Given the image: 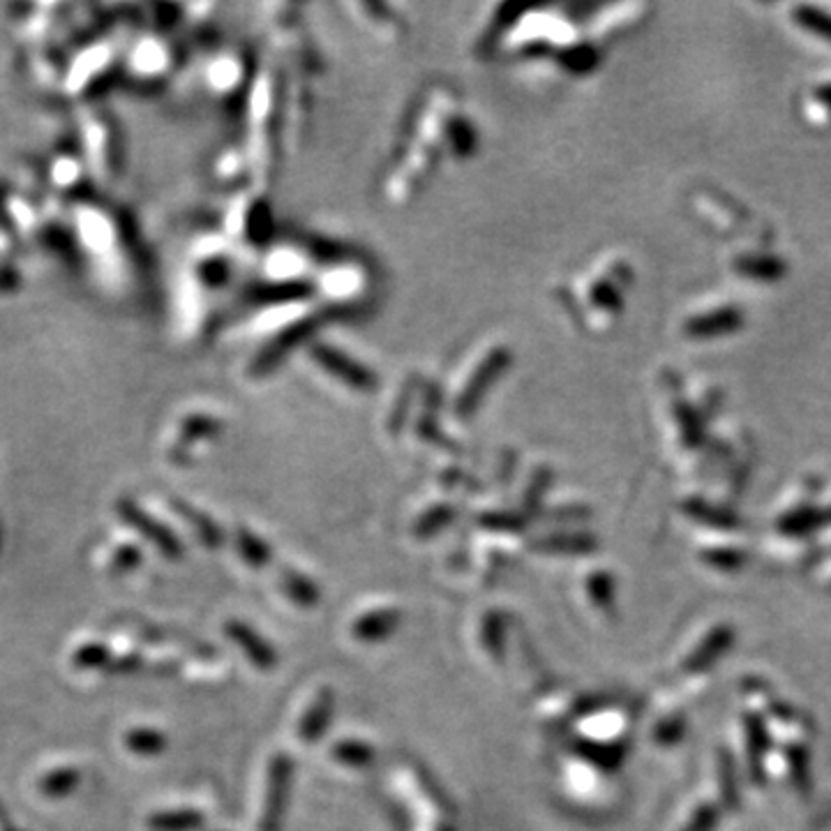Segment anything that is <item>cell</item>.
Segmentation results:
<instances>
[{"label": "cell", "instance_id": "4fadbf2b", "mask_svg": "<svg viewBox=\"0 0 831 831\" xmlns=\"http://www.w3.org/2000/svg\"><path fill=\"white\" fill-rule=\"evenodd\" d=\"M624 264H617L613 270H609V275H603L601 280H596L594 285L589 287V303L594 305L596 310H603V312H617L624 303V295H621V285L626 282H619L617 280V273L621 270Z\"/></svg>", "mask_w": 831, "mask_h": 831}, {"label": "cell", "instance_id": "7a4b0ae2", "mask_svg": "<svg viewBox=\"0 0 831 831\" xmlns=\"http://www.w3.org/2000/svg\"><path fill=\"white\" fill-rule=\"evenodd\" d=\"M275 79L270 72H259L248 100V139L245 160L254 180L264 182L273 174V135H275Z\"/></svg>", "mask_w": 831, "mask_h": 831}, {"label": "cell", "instance_id": "3957f363", "mask_svg": "<svg viewBox=\"0 0 831 831\" xmlns=\"http://www.w3.org/2000/svg\"><path fill=\"white\" fill-rule=\"evenodd\" d=\"M303 361L314 377L324 381L326 386H332L330 391H338L342 395L365 398L373 393L377 386L373 373L354 356L342 354V349L338 347L312 342L305 347Z\"/></svg>", "mask_w": 831, "mask_h": 831}, {"label": "cell", "instance_id": "9c48e42d", "mask_svg": "<svg viewBox=\"0 0 831 831\" xmlns=\"http://www.w3.org/2000/svg\"><path fill=\"white\" fill-rule=\"evenodd\" d=\"M744 732H746V763L751 781L763 785L765 783V757L769 751V730L760 714L744 716Z\"/></svg>", "mask_w": 831, "mask_h": 831}, {"label": "cell", "instance_id": "5bb4252c", "mask_svg": "<svg viewBox=\"0 0 831 831\" xmlns=\"http://www.w3.org/2000/svg\"><path fill=\"white\" fill-rule=\"evenodd\" d=\"M718 788H720V802L728 810H736L742 806V797H739V779L730 751L718 753Z\"/></svg>", "mask_w": 831, "mask_h": 831}, {"label": "cell", "instance_id": "d4e9b609", "mask_svg": "<svg viewBox=\"0 0 831 831\" xmlns=\"http://www.w3.org/2000/svg\"><path fill=\"white\" fill-rule=\"evenodd\" d=\"M816 96H818V100L829 109V114H831V84H822V86L816 90Z\"/></svg>", "mask_w": 831, "mask_h": 831}, {"label": "cell", "instance_id": "8992f818", "mask_svg": "<svg viewBox=\"0 0 831 831\" xmlns=\"http://www.w3.org/2000/svg\"><path fill=\"white\" fill-rule=\"evenodd\" d=\"M262 273L268 282L275 285H293L301 282L305 277H314V266L310 254L291 243H280L266 252Z\"/></svg>", "mask_w": 831, "mask_h": 831}, {"label": "cell", "instance_id": "ba28073f", "mask_svg": "<svg viewBox=\"0 0 831 831\" xmlns=\"http://www.w3.org/2000/svg\"><path fill=\"white\" fill-rule=\"evenodd\" d=\"M734 642V631L730 626H716L709 631V635L700 642L697 650L683 663V670L689 675H700L714 668L718 658H723Z\"/></svg>", "mask_w": 831, "mask_h": 831}, {"label": "cell", "instance_id": "ac0fdd59", "mask_svg": "<svg viewBox=\"0 0 831 831\" xmlns=\"http://www.w3.org/2000/svg\"><path fill=\"white\" fill-rule=\"evenodd\" d=\"M675 414H677V423H679V428H681V435H683V439H687L689 446H700V441L705 439V425L700 423L697 412L693 410L691 404L681 402V400H675Z\"/></svg>", "mask_w": 831, "mask_h": 831}, {"label": "cell", "instance_id": "2e32d148", "mask_svg": "<svg viewBox=\"0 0 831 831\" xmlns=\"http://www.w3.org/2000/svg\"><path fill=\"white\" fill-rule=\"evenodd\" d=\"M785 760H788V767H790L792 785L797 788V792L802 794V797H808L810 790H813V771H810V755H808L806 746H802V744L788 746Z\"/></svg>", "mask_w": 831, "mask_h": 831}, {"label": "cell", "instance_id": "5b68a950", "mask_svg": "<svg viewBox=\"0 0 831 831\" xmlns=\"http://www.w3.org/2000/svg\"><path fill=\"white\" fill-rule=\"evenodd\" d=\"M314 291L319 299L332 303V305H349L363 299L367 291V270L363 264L351 262V259H340V262H330L322 270L314 273Z\"/></svg>", "mask_w": 831, "mask_h": 831}, {"label": "cell", "instance_id": "277c9868", "mask_svg": "<svg viewBox=\"0 0 831 831\" xmlns=\"http://www.w3.org/2000/svg\"><path fill=\"white\" fill-rule=\"evenodd\" d=\"M270 231V213L264 197L259 192H243L227 211V231L229 243H240V248H254L264 243Z\"/></svg>", "mask_w": 831, "mask_h": 831}, {"label": "cell", "instance_id": "30bf717a", "mask_svg": "<svg viewBox=\"0 0 831 831\" xmlns=\"http://www.w3.org/2000/svg\"><path fill=\"white\" fill-rule=\"evenodd\" d=\"M243 74H248L243 55L229 51V53H217V59L211 61L206 79H209V86L213 90L222 92V96H227V92H234L240 86V81H243Z\"/></svg>", "mask_w": 831, "mask_h": 831}, {"label": "cell", "instance_id": "484cf974", "mask_svg": "<svg viewBox=\"0 0 831 831\" xmlns=\"http://www.w3.org/2000/svg\"><path fill=\"white\" fill-rule=\"evenodd\" d=\"M824 517H827V525H831V508H824Z\"/></svg>", "mask_w": 831, "mask_h": 831}, {"label": "cell", "instance_id": "9a60e30c", "mask_svg": "<svg viewBox=\"0 0 831 831\" xmlns=\"http://www.w3.org/2000/svg\"><path fill=\"white\" fill-rule=\"evenodd\" d=\"M683 511H687L689 517H693L695 522H702L707 527H716V529H736L739 527V520L732 513H728L726 508H720V506L702 502V499H691V502L683 504Z\"/></svg>", "mask_w": 831, "mask_h": 831}, {"label": "cell", "instance_id": "44dd1931", "mask_svg": "<svg viewBox=\"0 0 831 831\" xmlns=\"http://www.w3.org/2000/svg\"><path fill=\"white\" fill-rule=\"evenodd\" d=\"M393 626H395V617L391 613L373 615V617H365L358 624V635L365 640H377V638H383V635L391 633Z\"/></svg>", "mask_w": 831, "mask_h": 831}, {"label": "cell", "instance_id": "7402d4cb", "mask_svg": "<svg viewBox=\"0 0 831 831\" xmlns=\"http://www.w3.org/2000/svg\"><path fill=\"white\" fill-rule=\"evenodd\" d=\"M683 732H687V718L672 716L668 720H663V723L656 728V742L660 746H672V744L681 742Z\"/></svg>", "mask_w": 831, "mask_h": 831}, {"label": "cell", "instance_id": "cb8c5ba5", "mask_svg": "<svg viewBox=\"0 0 831 831\" xmlns=\"http://www.w3.org/2000/svg\"><path fill=\"white\" fill-rule=\"evenodd\" d=\"M234 633H236V638H238V642H243V644H252L250 646V656L259 663V665H262V668H266V665L273 660V654L266 650V646H262V650H259V646H254L256 644V638L248 631V626H234Z\"/></svg>", "mask_w": 831, "mask_h": 831}, {"label": "cell", "instance_id": "d6986e66", "mask_svg": "<svg viewBox=\"0 0 831 831\" xmlns=\"http://www.w3.org/2000/svg\"><path fill=\"white\" fill-rule=\"evenodd\" d=\"M589 596L591 601H594L603 613H613L615 609V584H613V578L607 576V572H596V576L589 578Z\"/></svg>", "mask_w": 831, "mask_h": 831}, {"label": "cell", "instance_id": "52a82bcc", "mask_svg": "<svg viewBox=\"0 0 831 831\" xmlns=\"http://www.w3.org/2000/svg\"><path fill=\"white\" fill-rule=\"evenodd\" d=\"M744 326V312L734 305H723L702 312L683 324V332L691 340H716L736 332Z\"/></svg>", "mask_w": 831, "mask_h": 831}, {"label": "cell", "instance_id": "7c38bea8", "mask_svg": "<svg viewBox=\"0 0 831 831\" xmlns=\"http://www.w3.org/2000/svg\"><path fill=\"white\" fill-rule=\"evenodd\" d=\"M734 268L757 282H776L788 270L783 259L773 254H744L736 259Z\"/></svg>", "mask_w": 831, "mask_h": 831}, {"label": "cell", "instance_id": "ffe728a7", "mask_svg": "<svg viewBox=\"0 0 831 831\" xmlns=\"http://www.w3.org/2000/svg\"><path fill=\"white\" fill-rule=\"evenodd\" d=\"M702 559L718 570H739L746 564V552L732 550V547H716V550L702 552Z\"/></svg>", "mask_w": 831, "mask_h": 831}, {"label": "cell", "instance_id": "8fae6325", "mask_svg": "<svg viewBox=\"0 0 831 831\" xmlns=\"http://www.w3.org/2000/svg\"><path fill=\"white\" fill-rule=\"evenodd\" d=\"M827 525L824 508L802 506L785 513L779 520V531L788 539H806V536L818 533Z\"/></svg>", "mask_w": 831, "mask_h": 831}, {"label": "cell", "instance_id": "6da1fadb", "mask_svg": "<svg viewBox=\"0 0 831 831\" xmlns=\"http://www.w3.org/2000/svg\"><path fill=\"white\" fill-rule=\"evenodd\" d=\"M511 361V349L499 342H486L459 365V373L451 381L446 406L453 420H467L478 410V402L490 391V386L502 377Z\"/></svg>", "mask_w": 831, "mask_h": 831}, {"label": "cell", "instance_id": "603a6c76", "mask_svg": "<svg viewBox=\"0 0 831 831\" xmlns=\"http://www.w3.org/2000/svg\"><path fill=\"white\" fill-rule=\"evenodd\" d=\"M718 816L720 813L714 804H702L700 808H695V813L691 816L689 824L683 827V831H714Z\"/></svg>", "mask_w": 831, "mask_h": 831}, {"label": "cell", "instance_id": "e0dca14e", "mask_svg": "<svg viewBox=\"0 0 831 831\" xmlns=\"http://www.w3.org/2000/svg\"><path fill=\"white\" fill-rule=\"evenodd\" d=\"M794 24L802 26L806 33L818 35L820 40L831 42V12L816 5H797L792 10Z\"/></svg>", "mask_w": 831, "mask_h": 831}]
</instances>
